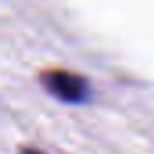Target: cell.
<instances>
[{
	"label": "cell",
	"instance_id": "obj_1",
	"mask_svg": "<svg viewBox=\"0 0 154 154\" xmlns=\"http://www.w3.org/2000/svg\"><path fill=\"white\" fill-rule=\"evenodd\" d=\"M42 84L53 96L69 103H78L87 96L85 80L69 71H62V69L47 71L42 74Z\"/></svg>",
	"mask_w": 154,
	"mask_h": 154
},
{
	"label": "cell",
	"instance_id": "obj_2",
	"mask_svg": "<svg viewBox=\"0 0 154 154\" xmlns=\"http://www.w3.org/2000/svg\"><path fill=\"white\" fill-rule=\"evenodd\" d=\"M22 154H42V152L40 150H35V149H26Z\"/></svg>",
	"mask_w": 154,
	"mask_h": 154
}]
</instances>
